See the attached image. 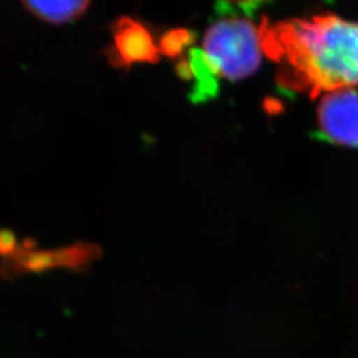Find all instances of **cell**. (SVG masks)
Listing matches in <instances>:
<instances>
[{"mask_svg": "<svg viewBox=\"0 0 358 358\" xmlns=\"http://www.w3.org/2000/svg\"><path fill=\"white\" fill-rule=\"evenodd\" d=\"M264 53L282 65V84L317 97L358 87V20L322 13L260 24Z\"/></svg>", "mask_w": 358, "mask_h": 358, "instance_id": "6da1fadb", "label": "cell"}, {"mask_svg": "<svg viewBox=\"0 0 358 358\" xmlns=\"http://www.w3.org/2000/svg\"><path fill=\"white\" fill-rule=\"evenodd\" d=\"M157 45L149 31L140 23L121 19L115 28V53L122 64L153 62L158 57Z\"/></svg>", "mask_w": 358, "mask_h": 358, "instance_id": "277c9868", "label": "cell"}, {"mask_svg": "<svg viewBox=\"0 0 358 358\" xmlns=\"http://www.w3.org/2000/svg\"><path fill=\"white\" fill-rule=\"evenodd\" d=\"M231 1H235V3L242 4V6H250V7H252V6L259 4V3L263 1V0H231Z\"/></svg>", "mask_w": 358, "mask_h": 358, "instance_id": "8992f818", "label": "cell"}, {"mask_svg": "<svg viewBox=\"0 0 358 358\" xmlns=\"http://www.w3.org/2000/svg\"><path fill=\"white\" fill-rule=\"evenodd\" d=\"M317 125L324 141L358 148V90L328 92L317 109Z\"/></svg>", "mask_w": 358, "mask_h": 358, "instance_id": "3957f363", "label": "cell"}, {"mask_svg": "<svg viewBox=\"0 0 358 358\" xmlns=\"http://www.w3.org/2000/svg\"><path fill=\"white\" fill-rule=\"evenodd\" d=\"M27 11L50 24H65L78 19L92 0H20Z\"/></svg>", "mask_w": 358, "mask_h": 358, "instance_id": "5b68a950", "label": "cell"}, {"mask_svg": "<svg viewBox=\"0 0 358 358\" xmlns=\"http://www.w3.org/2000/svg\"><path fill=\"white\" fill-rule=\"evenodd\" d=\"M201 55L217 77L238 81L251 76L263 59L260 27L245 17H223L206 32Z\"/></svg>", "mask_w": 358, "mask_h": 358, "instance_id": "7a4b0ae2", "label": "cell"}]
</instances>
